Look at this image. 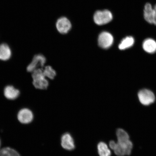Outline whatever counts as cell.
Instances as JSON below:
<instances>
[{"label": "cell", "mask_w": 156, "mask_h": 156, "mask_svg": "<svg viewBox=\"0 0 156 156\" xmlns=\"http://www.w3.org/2000/svg\"><path fill=\"white\" fill-rule=\"evenodd\" d=\"M109 146L118 156H124L130 154L133 148V144L130 140L126 141H118L117 142L110 141Z\"/></svg>", "instance_id": "obj_1"}, {"label": "cell", "mask_w": 156, "mask_h": 156, "mask_svg": "<svg viewBox=\"0 0 156 156\" xmlns=\"http://www.w3.org/2000/svg\"><path fill=\"white\" fill-rule=\"evenodd\" d=\"M33 83L36 89L45 90L47 89L49 83L44 75L42 68H38L32 73Z\"/></svg>", "instance_id": "obj_2"}, {"label": "cell", "mask_w": 156, "mask_h": 156, "mask_svg": "<svg viewBox=\"0 0 156 156\" xmlns=\"http://www.w3.org/2000/svg\"><path fill=\"white\" fill-rule=\"evenodd\" d=\"M113 19L112 12L108 10L103 11H98L94 15V20L98 25H102L108 24Z\"/></svg>", "instance_id": "obj_3"}, {"label": "cell", "mask_w": 156, "mask_h": 156, "mask_svg": "<svg viewBox=\"0 0 156 156\" xmlns=\"http://www.w3.org/2000/svg\"><path fill=\"white\" fill-rule=\"evenodd\" d=\"M46 58L42 54H38L35 55L32 61L27 67V71L29 73H32L34 70L40 67H44L46 62Z\"/></svg>", "instance_id": "obj_4"}, {"label": "cell", "mask_w": 156, "mask_h": 156, "mask_svg": "<svg viewBox=\"0 0 156 156\" xmlns=\"http://www.w3.org/2000/svg\"><path fill=\"white\" fill-rule=\"evenodd\" d=\"M138 97L140 102L145 106L151 105L155 100L154 94L148 89H144L140 90L138 93Z\"/></svg>", "instance_id": "obj_5"}, {"label": "cell", "mask_w": 156, "mask_h": 156, "mask_svg": "<svg viewBox=\"0 0 156 156\" xmlns=\"http://www.w3.org/2000/svg\"><path fill=\"white\" fill-rule=\"evenodd\" d=\"M114 38L110 33L103 32L99 35L98 43L101 48L107 49L112 46Z\"/></svg>", "instance_id": "obj_6"}, {"label": "cell", "mask_w": 156, "mask_h": 156, "mask_svg": "<svg viewBox=\"0 0 156 156\" xmlns=\"http://www.w3.org/2000/svg\"><path fill=\"white\" fill-rule=\"evenodd\" d=\"M19 121L23 124L30 123L34 119V115L32 111L27 108L21 109L17 115Z\"/></svg>", "instance_id": "obj_7"}, {"label": "cell", "mask_w": 156, "mask_h": 156, "mask_svg": "<svg viewBox=\"0 0 156 156\" xmlns=\"http://www.w3.org/2000/svg\"><path fill=\"white\" fill-rule=\"evenodd\" d=\"M56 27L58 32L62 34H67L71 28L70 21L65 17H62L57 20Z\"/></svg>", "instance_id": "obj_8"}, {"label": "cell", "mask_w": 156, "mask_h": 156, "mask_svg": "<svg viewBox=\"0 0 156 156\" xmlns=\"http://www.w3.org/2000/svg\"><path fill=\"white\" fill-rule=\"evenodd\" d=\"M61 145L64 149L67 151H73L75 149V142L71 134L68 133H66L62 136Z\"/></svg>", "instance_id": "obj_9"}, {"label": "cell", "mask_w": 156, "mask_h": 156, "mask_svg": "<svg viewBox=\"0 0 156 156\" xmlns=\"http://www.w3.org/2000/svg\"><path fill=\"white\" fill-rule=\"evenodd\" d=\"M4 94L9 100H14L19 97L20 92L18 89L15 88L13 86L8 85L5 87Z\"/></svg>", "instance_id": "obj_10"}, {"label": "cell", "mask_w": 156, "mask_h": 156, "mask_svg": "<svg viewBox=\"0 0 156 156\" xmlns=\"http://www.w3.org/2000/svg\"><path fill=\"white\" fill-rule=\"evenodd\" d=\"M12 51L9 46L7 44H0V60L7 61L11 58Z\"/></svg>", "instance_id": "obj_11"}, {"label": "cell", "mask_w": 156, "mask_h": 156, "mask_svg": "<svg viewBox=\"0 0 156 156\" xmlns=\"http://www.w3.org/2000/svg\"><path fill=\"white\" fill-rule=\"evenodd\" d=\"M154 11L153 8L149 3H146L144 7V17L146 21L151 24H153Z\"/></svg>", "instance_id": "obj_12"}, {"label": "cell", "mask_w": 156, "mask_h": 156, "mask_svg": "<svg viewBox=\"0 0 156 156\" xmlns=\"http://www.w3.org/2000/svg\"><path fill=\"white\" fill-rule=\"evenodd\" d=\"M143 48L144 50L148 53H154L156 51V42L151 38L146 39L143 42Z\"/></svg>", "instance_id": "obj_13"}, {"label": "cell", "mask_w": 156, "mask_h": 156, "mask_svg": "<svg viewBox=\"0 0 156 156\" xmlns=\"http://www.w3.org/2000/svg\"><path fill=\"white\" fill-rule=\"evenodd\" d=\"M97 149L99 156H111L112 154L110 150L104 142H99Z\"/></svg>", "instance_id": "obj_14"}, {"label": "cell", "mask_w": 156, "mask_h": 156, "mask_svg": "<svg viewBox=\"0 0 156 156\" xmlns=\"http://www.w3.org/2000/svg\"><path fill=\"white\" fill-rule=\"evenodd\" d=\"M134 42V39L131 36H128L124 38L119 46L121 50H124L129 48L133 45Z\"/></svg>", "instance_id": "obj_15"}, {"label": "cell", "mask_w": 156, "mask_h": 156, "mask_svg": "<svg viewBox=\"0 0 156 156\" xmlns=\"http://www.w3.org/2000/svg\"><path fill=\"white\" fill-rule=\"evenodd\" d=\"M0 156H21L18 152L10 147H5L0 149Z\"/></svg>", "instance_id": "obj_16"}, {"label": "cell", "mask_w": 156, "mask_h": 156, "mask_svg": "<svg viewBox=\"0 0 156 156\" xmlns=\"http://www.w3.org/2000/svg\"><path fill=\"white\" fill-rule=\"evenodd\" d=\"M43 71L45 77L50 79H54L56 75L55 71L50 66H46Z\"/></svg>", "instance_id": "obj_17"}, {"label": "cell", "mask_w": 156, "mask_h": 156, "mask_svg": "<svg viewBox=\"0 0 156 156\" xmlns=\"http://www.w3.org/2000/svg\"><path fill=\"white\" fill-rule=\"evenodd\" d=\"M116 134L118 141L129 140V136L127 133L122 129L117 130Z\"/></svg>", "instance_id": "obj_18"}, {"label": "cell", "mask_w": 156, "mask_h": 156, "mask_svg": "<svg viewBox=\"0 0 156 156\" xmlns=\"http://www.w3.org/2000/svg\"><path fill=\"white\" fill-rule=\"evenodd\" d=\"M154 11L153 24L156 25V5L153 8Z\"/></svg>", "instance_id": "obj_19"}, {"label": "cell", "mask_w": 156, "mask_h": 156, "mask_svg": "<svg viewBox=\"0 0 156 156\" xmlns=\"http://www.w3.org/2000/svg\"><path fill=\"white\" fill-rule=\"evenodd\" d=\"M1 140H0V148H1Z\"/></svg>", "instance_id": "obj_20"}]
</instances>
